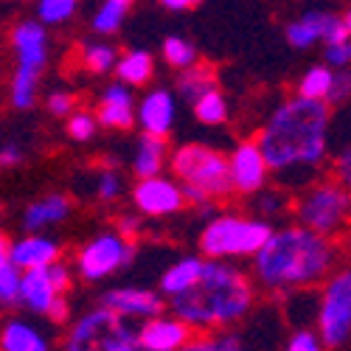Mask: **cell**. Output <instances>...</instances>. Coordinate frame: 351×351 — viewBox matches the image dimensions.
I'll return each mask as SVG.
<instances>
[{
	"instance_id": "cb8c5ba5",
	"label": "cell",
	"mask_w": 351,
	"mask_h": 351,
	"mask_svg": "<svg viewBox=\"0 0 351 351\" xmlns=\"http://www.w3.org/2000/svg\"><path fill=\"white\" fill-rule=\"evenodd\" d=\"M20 278L23 270L12 261V242L0 233V309L20 304Z\"/></svg>"
},
{
	"instance_id": "f35d334b",
	"label": "cell",
	"mask_w": 351,
	"mask_h": 351,
	"mask_svg": "<svg viewBox=\"0 0 351 351\" xmlns=\"http://www.w3.org/2000/svg\"><path fill=\"white\" fill-rule=\"evenodd\" d=\"M326 101L332 107L351 101V68H337L335 71V82H332V90H329Z\"/></svg>"
},
{
	"instance_id": "bcb514c9",
	"label": "cell",
	"mask_w": 351,
	"mask_h": 351,
	"mask_svg": "<svg viewBox=\"0 0 351 351\" xmlns=\"http://www.w3.org/2000/svg\"><path fill=\"white\" fill-rule=\"evenodd\" d=\"M119 225H121V230H119V233H124L127 239H132V242H135V237H138V219H135V217H121V222H119Z\"/></svg>"
},
{
	"instance_id": "7c38bea8",
	"label": "cell",
	"mask_w": 351,
	"mask_h": 351,
	"mask_svg": "<svg viewBox=\"0 0 351 351\" xmlns=\"http://www.w3.org/2000/svg\"><path fill=\"white\" fill-rule=\"evenodd\" d=\"M284 37L292 48L298 51H306L317 43H337V40H346L351 37L348 28H346V20L340 14H332V12H306L301 17H295L292 23H287L284 28Z\"/></svg>"
},
{
	"instance_id": "30bf717a",
	"label": "cell",
	"mask_w": 351,
	"mask_h": 351,
	"mask_svg": "<svg viewBox=\"0 0 351 351\" xmlns=\"http://www.w3.org/2000/svg\"><path fill=\"white\" fill-rule=\"evenodd\" d=\"M20 306L28 309L32 315L51 317V320H56V324H65L68 315H71L68 292H62L60 287L53 284L48 267L23 270V278H20Z\"/></svg>"
},
{
	"instance_id": "60d3db41",
	"label": "cell",
	"mask_w": 351,
	"mask_h": 351,
	"mask_svg": "<svg viewBox=\"0 0 351 351\" xmlns=\"http://www.w3.org/2000/svg\"><path fill=\"white\" fill-rule=\"evenodd\" d=\"M332 174H335V180H340L351 191V141L337 149V155L332 160Z\"/></svg>"
},
{
	"instance_id": "d6986e66",
	"label": "cell",
	"mask_w": 351,
	"mask_h": 351,
	"mask_svg": "<svg viewBox=\"0 0 351 351\" xmlns=\"http://www.w3.org/2000/svg\"><path fill=\"white\" fill-rule=\"evenodd\" d=\"M62 258V247L56 239L43 237L40 230H28L23 239L12 242V261L20 270H37L51 267L53 261Z\"/></svg>"
},
{
	"instance_id": "484cf974",
	"label": "cell",
	"mask_w": 351,
	"mask_h": 351,
	"mask_svg": "<svg viewBox=\"0 0 351 351\" xmlns=\"http://www.w3.org/2000/svg\"><path fill=\"white\" fill-rule=\"evenodd\" d=\"M211 87H217V76L208 65H191V68H183L180 76H178V93L180 99L186 101H194L199 99L202 93H208Z\"/></svg>"
},
{
	"instance_id": "ba28073f",
	"label": "cell",
	"mask_w": 351,
	"mask_h": 351,
	"mask_svg": "<svg viewBox=\"0 0 351 351\" xmlns=\"http://www.w3.org/2000/svg\"><path fill=\"white\" fill-rule=\"evenodd\" d=\"M315 329L326 348H340L351 337V265L335 267L317 292Z\"/></svg>"
},
{
	"instance_id": "603a6c76",
	"label": "cell",
	"mask_w": 351,
	"mask_h": 351,
	"mask_svg": "<svg viewBox=\"0 0 351 351\" xmlns=\"http://www.w3.org/2000/svg\"><path fill=\"white\" fill-rule=\"evenodd\" d=\"M48 346V337L28 320L12 317L0 329V348L3 351H45Z\"/></svg>"
},
{
	"instance_id": "d4e9b609",
	"label": "cell",
	"mask_w": 351,
	"mask_h": 351,
	"mask_svg": "<svg viewBox=\"0 0 351 351\" xmlns=\"http://www.w3.org/2000/svg\"><path fill=\"white\" fill-rule=\"evenodd\" d=\"M115 73L130 87H143L155 76V56L149 51H138V48L127 51L124 56H119V62H115Z\"/></svg>"
},
{
	"instance_id": "2e32d148",
	"label": "cell",
	"mask_w": 351,
	"mask_h": 351,
	"mask_svg": "<svg viewBox=\"0 0 351 351\" xmlns=\"http://www.w3.org/2000/svg\"><path fill=\"white\" fill-rule=\"evenodd\" d=\"M96 119L107 130H130L138 121V104L132 99V90L127 82H112L101 90V99L96 104Z\"/></svg>"
},
{
	"instance_id": "f546056e",
	"label": "cell",
	"mask_w": 351,
	"mask_h": 351,
	"mask_svg": "<svg viewBox=\"0 0 351 351\" xmlns=\"http://www.w3.org/2000/svg\"><path fill=\"white\" fill-rule=\"evenodd\" d=\"M99 348H101V351H138V348H141L138 329H132L130 320L121 317L119 324H115V326L104 335V340L99 343Z\"/></svg>"
},
{
	"instance_id": "4316f807",
	"label": "cell",
	"mask_w": 351,
	"mask_h": 351,
	"mask_svg": "<svg viewBox=\"0 0 351 351\" xmlns=\"http://www.w3.org/2000/svg\"><path fill=\"white\" fill-rule=\"evenodd\" d=\"M194 107V119L206 127H219L228 121V101L219 93V87H211L208 93H202L199 99L191 101Z\"/></svg>"
},
{
	"instance_id": "d590c367",
	"label": "cell",
	"mask_w": 351,
	"mask_h": 351,
	"mask_svg": "<svg viewBox=\"0 0 351 351\" xmlns=\"http://www.w3.org/2000/svg\"><path fill=\"white\" fill-rule=\"evenodd\" d=\"M96 127H99V119H96V115H90V112L73 110V112L68 115V138H71V141H79V143L90 141V138L96 135Z\"/></svg>"
},
{
	"instance_id": "277c9868",
	"label": "cell",
	"mask_w": 351,
	"mask_h": 351,
	"mask_svg": "<svg viewBox=\"0 0 351 351\" xmlns=\"http://www.w3.org/2000/svg\"><path fill=\"white\" fill-rule=\"evenodd\" d=\"M273 225L265 217H239L222 214L208 219V225L199 233V253L206 258H242L256 256L270 239Z\"/></svg>"
},
{
	"instance_id": "7dc6e473",
	"label": "cell",
	"mask_w": 351,
	"mask_h": 351,
	"mask_svg": "<svg viewBox=\"0 0 351 351\" xmlns=\"http://www.w3.org/2000/svg\"><path fill=\"white\" fill-rule=\"evenodd\" d=\"M343 20H346V28H348V34H351V9L343 14Z\"/></svg>"
},
{
	"instance_id": "9a60e30c",
	"label": "cell",
	"mask_w": 351,
	"mask_h": 351,
	"mask_svg": "<svg viewBox=\"0 0 351 351\" xmlns=\"http://www.w3.org/2000/svg\"><path fill=\"white\" fill-rule=\"evenodd\" d=\"M138 337L143 351H180V348H189L194 329L183 317L171 312V315H155L149 320H143Z\"/></svg>"
},
{
	"instance_id": "f1b7e54d",
	"label": "cell",
	"mask_w": 351,
	"mask_h": 351,
	"mask_svg": "<svg viewBox=\"0 0 351 351\" xmlns=\"http://www.w3.org/2000/svg\"><path fill=\"white\" fill-rule=\"evenodd\" d=\"M332 82H335V68L332 65H312L295 84V93L306 96V99H324L332 90Z\"/></svg>"
},
{
	"instance_id": "e0dca14e",
	"label": "cell",
	"mask_w": 351,
	"mask_h": 351,
	"mask_svg": "<svg viewBox=\"0 0 351 351\" xmlns=\"http://www.w3.org/2000/svg\"><path fill=\"white\" fill-rule=\"evenodd\" d=\"M121 315H115L112 309H107L104 304L84 312L82 317L73 320V326L65 337V348L68 351H84V348H99V343L104 340V335L119 324Z\"/></svg>"
},
{
	"instance_id": "7402d4cb",
	"label": "cell",
	"mask_w": 351,
	"mask_h": 351,
	"mask_svg": "<svg viewBox=\"0 0 351 351\" xmlns=\"http://www.w3.org/2000/svg\"><path fill=\"white\" fill-rule=\"evenodd\" d=\"M202 270H206V258H199V256H183V258H178L160 276V292H163L166 298L180 295V292L191 289L199 281Z\"/></svg>"
},
{
	"instance_id": "7bdbcfd3",
	"label": "cell",
	"mask_w": 351,
	"mask_h": 351,
	"mask_svg": "<svg viewBox=\"0 0 351 351\" xmlns=\"http://www.w3.org/2000/svg\"><path fill=\"white\" fill-rule=\"evenodd\" d=\"M23 163V149L17 143H6V146H0V169H12Z\"/></svg>"
},
{
	"instance_id": "c3c4849f",
	"label": "cell",
	"mask_w": 351,
	"mask_h": 351,
	"mask_svg": "<svg viewBox=\"0 0 351 351\" xmlns=\"http://www.w3.org/2000/svg\"><path fill=\"white\" fill-rule=\"evenodd\" d=\"M14 3H32V0H14Z\"/></svg>"
},
{
	"instance_id": "ac0fdd59",
	"label": "cell",
	"mask_w": 351,
	"mask_h": 351,
	"mask_svg": "<svg viewBox=\"0 0 351 351\" xmlns=\"http://www.w3.org/2000/svg\"><path fill=\"white\" fill-rule=\"evenodd\" d=\"M174 115H178V101H174V93L163 90V87L149 90L138 101V124L149 135L169 138V132L174 127Z\"/></svg>"
},
{
	"instance_id": "44dd1931",
	"label": "cell",
	"mask_w": 351,
	"mask_h": 351,
	"mask_svg": "<svg viewBox=\"0 0 351 351\" xmlns=\"http://www.w3.org/2000/svg\"><path fill=\"white\" fill-rule=\"evenodd\" d=\"M169 160V146H166V138L163 135H149L143 132L138 146H135V155H132V171L135 178H155V174L163 171Z\"/></svg>"
},
{
	"instance_id": "6da1fadb",
	"label": "cell",
	"mask_w": 351,
	"mask_h": 351,
	"mask_svg": "<svg viewBox=\"0 0 351 351\" xmlns=\"http://www.w3.org/2000/svg\"><path fill=\"white\" fill-rule=\"evenodd\" d=\"M256 141L278 186L298 191L324 174L332 146V104L298 93L289 96L270 112Z\"/></svg>"
},
{
	"instance_id": "ffe728a7",
	"label": "cell",
	"mask_w": 351,
	"mask_h": 351,
	"mask_svg": "<svg viewBox=\"0 0 351 351\" xmlns=\"http://www.w3.org/2000/svg\"><path fill=\"white\" fill-rule=\"evenodd\" d=\"M71 214V199L65 194H45L37 202L25 208L23 214V228L25 230H43L48 225H60Z\"/></svg>"
},
{
	"instance_id": "4dcf8cb0",
	"label": "cell",
	"mask_w": 351,
	"mask_h": 351,
	"mask_svg": "<svg viewBox=\"0 0 351 351\" xmlns=\"http://www.w3.org/2000/svg\"><path fill=\"white\" fill-rule=\"evenodd\" d=\"M115 62H119V53H115L112 45H104V43H93L82 51V65L84 71L90 73H107V71H115Z\"/></svg>"
},
{
	"instance_id": "ab89813d",
	"label": "cell",
	"mask_w": 351,
	"mask_h": 351,
	"mask_svg": "<svg viewBox=\"0 0 351 351\" xmlns=\"http://www.w3.org/2000/svg\"><path fill=\"white\" fill-rule=\"evenodd\" d=\"M45 107H48L51 115H56V119H68V115L76 110V96L68 93V90H53L45 99Z\"/></svg>"
},
{
	"instance_id": "5b68a950",
	"label": "cell",
	"mask_w": 351,
	"mask_h": 351,
	"mask_svg": "<svg viewBox=\"0 0 351 351\" xmlns=\"http://www.w3.org/2000/svg\"><path fill=\"white\" fill-rule=\"evenodd\" d=\"M289 211L295 222L326 237H337L351 219V191L340 180H315L298 189Z\"/></svg>"
},
{
	"instance_id": "3957f363",
	"label": "cell",
	"mask_w": 351,
	"mask_h": 351,
	"mask_svg": "<svg viewBox=\"0 0 351 351\" xmlns=\"http://www.w3.org/2000/svg\"><path fill=\"white\" fill-rule=\"evenodd\" d=\"M253 281L242 270L225 265V258H206L199 281L169 298V309L183 317L194 332H214L239 324L253 309Z\"/></svg>"
},
{
	"instance_id": "836d02e7",
	"label": "cell",
	"mask_w": 351,
	"mask_h": 351,
	"mask_svg": "<svg viewBox=\"0 0 351 351\" xmlns=\"http://www.w3.org/2000/svg\"><path fill=\"white\" fill-rule=\"evenodd\" d=\"M256 208L261 211V217L265 219H270L273 214H281V211H287V208H292V199L287 197V189L281 186V189H261V191H256Z\"/></svg>"
},
{
	"instance_id": "d6a6232c",
	"label": "cell",
	"mask_w": 351,
	"mask_h": 351,
	"mask_svg": "<svg viewBox=\"0 0 351 351\" xmlns=\"http://www.w3.org/2000/svg\"><path fill=\"white\" fill-rule=\"evenodd\" d=\"M37 3V17L45 25H62L76 14L79 0H34Z\"/></svg>"
},
{
	"instance_id": "9c48e42d",
	"label": "cell",
	"mask_w": 351,
	"mask_h": 351,
	"mask_svg": "<svg viewBox=\"0 0 351 351\" xmlns=\"http://www.w3.org/2000/svg\"><path fill=\"white\" fill-rule=\"evenodd\" d=\"M135 258V242L124 233H99L87 242L76 256V270L84 281H101L107 276H115L119 270H127Z\"/></svg>"
},
{
	"instance_id": "5bb4252c",
	"label": "cell",
	"mask_w": 351,
	"mask_h": 351,
	"mask_svg": "<svg viewBox=\"0 0 351 351\" xmlns=\"http://www.w3.org/2000/svg\"><path fill=\"white\" fill-rule=\"evenodd\" d=\"M101 304L121 315L127 320H149L155 315H163L166 301L160 292L146 289V287H115L101 295Z\"/></svg>"
},
{
	"instance_id": "1f68e13d",
	"label": "cell",
	"mask_w": 351,
	"mask_h": 351,
	"mask_svg": "<svg viewBox=\"0 0 351 351\" xmlns=\"http://www.w3.org/2000/svg\"><path fill=\"white\" fill-rule=\"evenodd\" d=\"M163 60H166L174 71L191 68V65L197 62V48H194L186 37H166V40H163Z\"/></svg>"
},
{
	"instance_id": "ee69618b",
	"label": "cell",
	"mask_w": 351,
	"mask_h": 351,
	"mask_svg": "<svg viewBox=\"0 0 351 351\" xmlns=\"http://www.w3.org/2000/svg\"><path fill=\"white\" fill-rule=\"evenodd\" d=\"M239 348H242L239 335H233V332H219V335H214V351H239Z\"/></svg>"
},
{
	"instance_id": "4fadbf2b",
	"label": "cell",
	"mask_w": 351,
	"mask_h": 351,
	"mask_svg": "<svg viewBox=\"0 0 351 351\" xmlns=\"http://www.w3.org/2000/svg\"><path fill=\"white\" fill-rule=\"evenodd\" d=\"M230 163V180L237 194H256L270 183V163L261 152L258 141H242L233 146V152L228 155Z\"/></svg>"
},
{
	"instance_id": "7a4b0ae2",
	"label": "cell",
	"mask_w": 351,
	"mask_h": 351,
	"mask_svg": "<svg viewBox=\"0 0 351 351\" xmlns=\"http://www.w3.org/2000/svg\"><path fill=\"white\" fill-rule=\"evenodd\" d=\"M340 250L335 237L317 233L301 222L273 228L270 239L253 256V278L267 292H301L324 284L337 267Z\"/></svg>"
},
{
	"instance_id": "8d00e7d4",
	"label": "cell",
	"mask_w": 351,
	"mask_h": 351,
	"mask_svg": "<svg viewBox=\"0 0 351 351\" xmlns=\"http://www.w3.org/2000/svg\"><path fill=\"white\" fill-rule=\"evenodd\" d=\"M287 348L289 351H320V348H326V346H324V340H320L317 329L304 326V329H295V332L289 335Z\"/></svg>"
},
{
	"instance_id": "8fae6325",
	"label": "cell",
	"mask_w": 351,
	"mask_h": 351,
	"mask_svg": "<svg viewBox=\"0 0 351 351\" xmlns=\"http://www.w3.org/2000/svg\"><path fill=\"white\" fill-rule=\"evenodd\" d=\"M132 202L143 217H171L183 211L189 199L178 178L171 180V178H163V174H155V178H141L135 183Z\"/></svg>"
},
{
	"instance_id": "74e56055",
	"label": "cell",
	"mask_w": 351,
	"mask_h": 351,
	"mask_svg": "<svg viewBox=\"0 0 351 351\" xmlns=\"http://www.w3.org/2000/svg\"><path fill=\"white\" fill-rule=\"evenodd\" d=\"M324 62L337 68H351V37L337 40V43H326L324 48Z\"/></svg>"
},
{
	"instance_id": "b9f144b4",
	"label": "cell",
	"mask_w": 351,
	"mask_h": 351,
	"mask_svg": "<svg viewBox=\"0 0 351 351\" xmlns=\"http://www.w3.org/2000/svg\"><path fill=\"white\" fill-rule=\"evenodd\" d=\"M48 270H51V278H53V284L60 287L62 292H68V289H71V284H73V276H71V270L62 265V261H53V265H51Z\"/></svg>"
},
{
	"instance_id": "e575fe53",
	"label": "cell",
	"mask_w": 351,
	"mask_h": 351,
	"mask_svg": "<svg viewBox=\"0 0 351 351\" xmlns=\"http://www.w3.org/2000/svg\"><path fill=\"white\" fill-rule=\"evenodd\" d=\"M96 194L101 202H115L121 194H124V180L121 174L115 171V163L110 160L101 171H99V180H96Z\"/></svg>"
},
{
	"instance_id": "83f0119b",
	"label": "cell",
	"mask_w": 351,
	"mask_h": 351,
	"mask_svg": "<svg viewBox=\"0 0 351 351\" xmlns=\"http://www.w3.org/2000/svg\"><path fill=\"white\" fill-rule=\"evenodd\" d=\"M132 6H135V0H104L99 6V12L93 14V32L96 34H115L124 25Z\"/></svg>"
},
{
	"instance_id": "52a82bcc",
	"label": "cell",
	"mask_w": 351,
	"mask_h": 351,
	"mask_svg": "<svg viewBox=\"0 0 351 351\" xmlns=\"http://www.w3.org/2000/svg\"><path fill=\"white\" fill-rule=\"evenodd\" d=\"M171 174L183 186H194L208 199H225L233 194V180H230V163L228 155L211 149L206 143H183L169 155Z\"/></svg>"
},
{
	"instance_id": "f6af8a7d",
	"label": "cell",
	"mask_w": 351,
	"mask_h": 351,
	"mask_svg": "<svg viewBox=\"0 0 351 351\" xmlns=\"http://www.w3.org/2000/svg\"><path fill=\"white\" fill-rule=\"evenodd\" d=\"M158 3H160L163 9H169V12H189V9L199 6L202 0H158Z\"/></svg>"
},
{
	"instance_id": "8992f818",
	"label": "cell",
	"mask_w": 351,
	"mask_h": 351,
	"mask_svg": "<svg viewBox=\"0 0 351 351\" xmlns=\"http://www.w3.org/2000/svg\"><path fill=\"white\" fill-rule=\"evenodd\" d=\"M12 45H14V56H17V71L12 76V104L17 110H32L37 101V87H40V76L48 65V32L45 23H32L25 20L20 25H14L12 32Z\"/></svg>"
}]
</instances>
